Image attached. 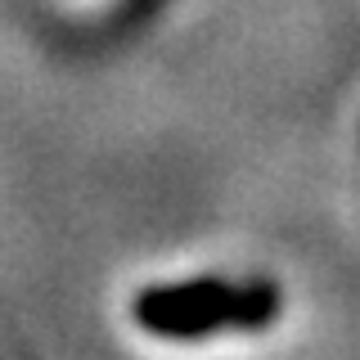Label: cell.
<instances>
[{
    "instance_id": "1",
    "label": "cell",
    "mask_w": 360,
    "mask_h": 360,
    "mask_svg": "<svg viewBox=\"0 0 360 360\" xmlns=\"http://www.w3.org/2000/svg\"><path fill=\"white\" fill-rule=\"evenodd\" d=\"M63 5H72V9H82V14H90V9H99V5H108V0H63Z\"/></svg>"
}]
</instances>
